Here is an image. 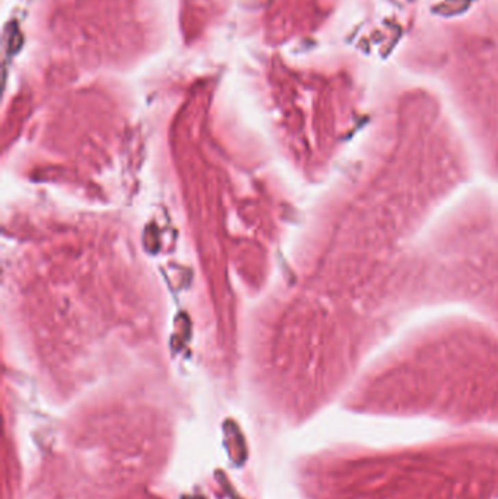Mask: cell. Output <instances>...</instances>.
Listing matches in <instances>:
<instances>
[{"label": "cell", "instance_id": "cell-1", "mask_svg": "<svg viewBox=\"0 0 498 499\" xmlns=\"http://www.w3.org/2000/svg\"><path fill=\"white\" fill-rule=\"evenodd\" d=\"M477 172L466 139L438 111L425 104L389 111L362 138L338 190L327 247L335 301L360 308Z\"/></svg>", "mask_w": 498, "mask_h": 499}, {"label": "cell", "instance_id": "cell-2", "mask_svg": "<svg viewBox=\"0 0 498 499\" xmlns=\"http://www.w3.org/2000/svg\"><path fill=\"white\" fill-rule=\"evenodd\" d=\"M353 413L498 432V326L451 311L402 329L347 393Z\"/></svg>", "mask_w": 498, "mask_h": 499}, {"label": "cell", "instance_id": "cell-3", "mask_svg": "<svg viewBox=\"0 0 498 499\" xmlns=\"http://www.w3.org/2000/svg\"><path fill=\"white\" fill-rule=\"evenodd\" d=\"M399 329L414 314L458 308L498 326V194L471 185L441 210L369 295Z\"/></svg>", "mask_w": 498, "mask_h": 499}, {"label": "cell", "instance_id": "cell-4", "mask_svg": "<svg viewBox=\"0 0 498 499\" xmlns=\"http://www.w3.org/2000/svg\"><path fill=\"white\" fill-rule=\"evenodd\" d=\"M319 499H498V432L349 446L319 463Z\"/></svg>", "mask_w": 498, "mask_h": 499}]
</instances>
